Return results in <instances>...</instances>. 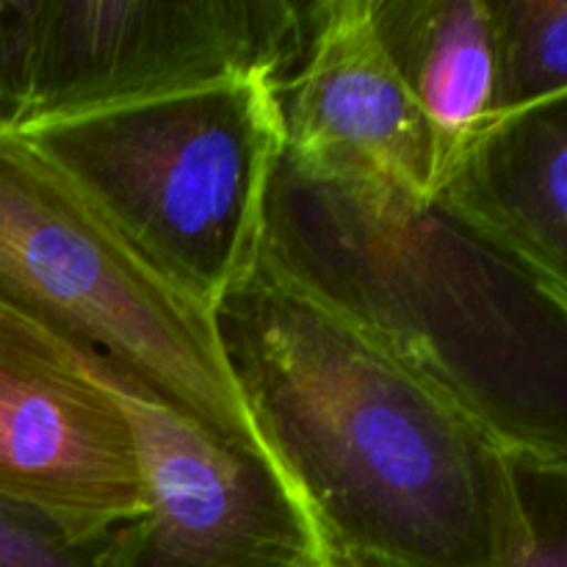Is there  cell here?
<instances>
[{
    "instance_id": "1",
    "label": "cell",
    "mask_w": 567,
    "mask_h": 567,
    "mask_svg": "<svg viewBox=\"0 0 567 567\" xmlns=\"http://www.w3.org/2000/svg\"><path fill=\"white\" fill-rule=\"evenodd\" d=\"M241 402L358 567H509L520 537L509 452L369 330L260 252L214 308Z\"/></svg>"
},
{
    "instance_id": "2",
    "label": "cell",
    "mask_w": 567,
    "mask_h": 567,
    "mask_svg": "<svg viewBox=\"0 0 567 567\" xmlns=\"http://www.w3.org/2000/svg\"><path fill=\"white\" fill-rule=\"evenodd\" d=\"M264 252L509 454L567 468V305L441 205L280 161Z\"/></svg>"
},
{
    "instance_id": "3",
    "label": "cell",
    "mask_w": 567,
    "mask_h": 567,
    "mask_svg": "<svg viewBox=\"0 0 567 567\" xmlns=\"http://www.w3.org/2000/svg\"><path fill=\"white\" fill-rule=\"evenodd\" d=\"M172 288L214 313L264 252L277 81L236 75L20 131Z\"/></svg>"
},
{
    "instance_id": "4",
    "label": "cell",
    "mask_w": 567,
    "mask_h": 567,
    "mask_svg": "<svg viewBox=\"0 0 567 567\" xmlns=\"http://www.w3.org/2000/svg\"><path fill=\"white\" fill-rule=\"evenodd\" d=\"M0 302L111 360L216 441L266 452L214 313L155 275L9 125H0Z\"/></svg>"
},
{
    "instance_id": "5",
    "label": "cell",
    "mask_w": 567,
    "mask_h": 567,
    "mask_svg": "<svg viewBox=\"0 0 567 567\" xmlns=\"http://www.w3.org/2000/svg\"><path fill=\"white\" fill-rule=\"evenodd\" d=\"M308 3L0 0V125L14 131L293 70Z\"/></svg>"
},
{
    "instance_id": "6",
    "label": "cell",
    "mask_w": 567,
    "mask_h": 567,
    "mask_svg": "<svg viewBox=\"0 0 567 567\" xmlns=\"http://www.w3.org/2000/svg\"><path fill=\"white\" fill-rule=\"evenodd\" d=\"M86 360L125 415L142 491L138 513L105 537V567H332L271 454L216 441L111 360Z\"/></svg>"
},
{
    "instance_id": "7",
    "label": "cell",
    "mask_w": 567,
    "mask_h": 567,
    "mask_svg": "<svg viewBox=\"0 0 567 567\" xmlns=\"http://www.w3.org/2000/svg\"><path fill=\"white\" fill-rule=\"evenodd\" d=\"M0 493L97 540L138 513L120 404L83 349L0 302Z\"/></svg>"
},
{
    "instance_id": "8",
    "label": "cell",
    "mask_w": 567,
    "mask_h": 567,
    "mask_svg": "<svg viewBox=\"0 0 567 567\" xmlns=\"http://www.w3.org/2000/svg\"><path fill=\"white\" fill-rule=\"evenodd\" d=\"M277 94L282 161L297 175L435 203V133L382 44L371 0L308 3L302 53Z\"/></svg>"
},
{
    "instance_id": "9",
    "label": "cell",
    "mask_w": 567,
    "mask_h": 567,
    "mask_svg": "<svg viewBox=\"0 0 567 567\" xmlns=\"http://www.w3.org/2000/svg\"><path fill=\"white\" fill-rule=\"evenodd\" d=\"M435 203L567 305V92L482 127Z\"/></svg>"
},
{
    "instance_id": "10",
    "label": "cell",
    "mask_w": 567,
    "mask_h": 567,
    "mask_svg": "<svg viewBox=\"0 0 567 567\" xmlns=\"http://www.w3.org/2000/svg\"><path fill=\"white\" fill-rule=\"evenodd\" d=\"M371 14L435 133L443 175L449 161L496 120L498 48L491 0H371Z\"/></svg>"
},
{
    "instance_id": "11",
    "label": "cell",
    "mask_w": 567,
    "mask_h": 567,
    "mask_svg": "<svg viewBox=\"0 0 567 567\" xmlns=\"http://www.w3.org/2000/svg\"><path fill=\"white\" fill-rule=\"evenodd\" d=\"M498 48L496 116L567 92V0H491Z\"/></svg>"
},
{
    "instance_id": "12",
    "label": "cell",
    "mask_w": 567,
    "mask_h": 567,
    "mask_svg": "<svg viewBox=\"0 0 567 567\" xmlns=\"http://www.w3.org/2000/svg\"><path fill=\"white\" fill-rule=\"evenodd\" d=\"M520 537L509 567H567V468L509 454Z\"/></svg>"
},
{
    "instance_id": "13",
    "label": "cell",
    "mask_w": 567,
    "mask_h": 567,
    "mask_svg": "<svg viewBox=\"0 0 567 567\" xmlns=\"http://www.w3.org/2000/svg\"><path fill=\"white\" fill-rule=\"evenodd\" d=\"M105 537L83 540L48 509L0 493V567H105Z\"/></svg>"
},
{
    "instance_id": "14",
    "label": "cell",
    "mask_w": 567,
    "mask_h": 567,
    "mask_svg": "<svg viewBox=\"0 0 567 567\" xmlns=\"http://www.w3.org/2000/svg\"><path fill=\"white\" fill-rule=\"evenodd\" d=\"M332 567H358V565H352L349 559H341V557H336V554H332Z\"/></svg>"
}]
</instances>
